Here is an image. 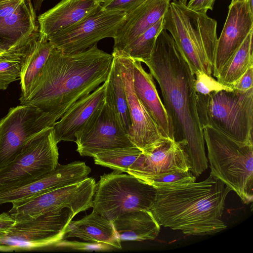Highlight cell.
<instances>
[{"mask_svg":"<svg viewBox=\"0 0 253 253\" xmlns=\"http://www.w3.org/2000/svg\"><path fill=\"white\" fill-rule=\"evenodd\" d=\"M158 82L172 125L174 140L188 156L190 171L197 176L208 168L203 129L197 111L195 75L173 38L163 30L150 56L142 61Z\"/></svg>","mask_w":253,"mask_h":253,"instance_id":"obj_1","label":"cell"},{"mask_svg":"<svg viewBox=\"0 0 253 253\" xmlns=\"http://www.w3.org/2000/svg\"><path fill=\"white\" fill-rule=\"evenodd\" d=\"M113 56L95 44L74 53L54 48L21 105H30L58 120L79 99L90 93L107 79Z\"/></svg>","mask_w":253,"mask_h":253,"instance_id":"obj_2","label":"cell"},{"mask_svg":"<svg viewBox=\"0 0 253 253\" xmlns=\"http://www.w3.org/2000/svg\"><path fill=\"white\" fill-rule=\"evenodd\" d=\"M231 191L210 173L201 181L157 189L150 211L160 226L188 235H212L227 228L222 217Z\"/></svg>","mask_w":253,"mask_h":253,"instance_id":"obj_3","label":"cell"},{"mask_svg":"<svg viewBox=\"0 0 253 253\" xmlns=\"http://www.w3.org/2000/svg\"><path fill=\"white\" fill-rule=\"evenodd\" d=\"M216 28V21L206 13L193 11L176 1L170 2L164 16L163 29L170 33L194 74L198 70L212 74Z\"/></svg>","mask_w":253,"mask_h":253,"instance_id":"obj_4","label":"cell"},{"mask_svg":"<svg viewBox=\"0 0 253 253\" xmlns=\"http://www.w3.org/2000/svg\"><path fill=\"white\" fill-rule=\"evenodd\" d=\"M211 172L243 203L253 201V144L237 141L211 126L202 127Z\"/></svg>","mask_w":253,"mask_h":253,"instance_id":"obj_5","label":"cell"},{"mask_svg":"<svg viewBox=\"0 0 253 253\" xmlns=\"http://www.w3.org/2000/svg\"><path fill=\"white\" fill-rule=\"evenodd\" d=\"M197 103L202 128L211 126L237 141L253 144V88L197 93Z\"/></svg>","mask_w":253,"mask_h":253,"instance_id":"obj_6","label":"cell"},{"mask_svg":"<svg viewBox=\"0 0 253 253\" xmlns=\"http://www.w3.org/2000/svg\"><path fill=\"white\" fill-rule=\"evenodd\" d=\"M157 189L130 174L114 171L100 176L92 208L111 222L126 212L150 210Z\"/></svg>","mask_w":253,"mask_h":253,"instance_id":"obj_7","label":"cell"},{"mask_svg":"<svg viewBox=\"0 0 253 253\" xmlns=\"http://www.w3.org/2000/svg\"><path fill=\"white\" fill-rule=\"evenodd\" d=\"M53 127L30 139L21 153L0 169V191L19 187L46 176L58 165V149Z\"/></svg>","mask_w":253,"mask_h":253,"instance_id":"obj_8","label":"cell"},{"mask_svg":"<svg viewBox=\"0 0 253 253\" xmlns=\"http://www.w3.org/2000/svg\"><path fill=\"white\" fill-rule=\"evenodd\" d=\"M58 121L37 107L21 105L10 108L0 120V169L13 160L28 142Z\"/></svg>","mask_w":253,"mask_h":253,"instance_id":"obj_9","label":"cell"},{"mask_svg":"<svg viewBox=\"0 0 253 253\" xmlns=\"http://www.w3.org/2000/svg\"><path fill=\"white\" fill-rule=\"evenodd\" d=\"M75 214L65 208L44 213L36 218L16 221L9 230L0 234V245L17 251L32 250L55 245L62 240Z\"/></svg>","mask_w":253,"mask_h":253,"instance_id":"obj_10","label":"cell"},{"mask_svg":"<svg viewBox=\"0 0 253 253\" xmlns=\"http://www.w3.org/2000/svg\"><path fill=\"white\" fill-rule=\"evenodd\" d=\"M96 183L92 177L36 196L27 201L12 204L8 211L16 221L36 218L40 215L65 208L75 215L92 208Z\"/></svg>","mask_w":253,"mask_h":253,"instance_id":"obj_11","label":"cell"},{"mask_svg":"<svg viewBox=\"0 0 253 253\" xmlns=\"http://www.w3.org/2000/svg\"><path fill=\"white\" fill-rule=\"evenodd\" d=\"M126 17L125 12L100 8L79 22L55 33L48 40L54 48L63 52L82 51L103 39L115 38Z\"/></svg>","mask_w":253,"mask_h":253,"instance_id":"obj_12","label":"cell"},{"mask_svg":"<svg viewBox=\"0 0 253 253\" xmlns=\"http://www.w3.org/2000/svg\"><path fill=\"white\" fill-rule=\"evenodd\" d=\"M77 151L93 157L108 150L136 147L124 129L113 103L106 93L101 109L75 134Z\"/></svg>","mask_w":253,"mask_h":253,"instance_id":"obj_13","label":"cell"},{"mask_svg":"<svg viewBox=\"0 0 253 253\" xmlns=\"http://www.w3.org/2000/svg\"><path fill=\"white\" fill-rule=\"evenodd\" d=\"M124 84L131 128L128 137L143 151L167 139L136 94L133 84L132 59L121 51L113 50Z\"/></svg>","mask_w":253,"mask_h":253,"instance_id":"obj_14","label":"cell"},{"mask_svg":"<svg viewBox=\"0 0 253 253\" xmlns=\"http://www.w3.org/2000/svg\"><path fill=\"white\" fill-rule=\"evenodd\" d=\"M253 8L248 0L231 1L223 29L217 38L212 74L216 78L224 64L253 31Z\"/></svg>","mask_w":253,"mask_h":253,"instance_id":"obj_15","label":"cell"},{"mask_svg":"<svg viewBox=\"0 0 253 253\" xmlns=\"http://www.w3.org/2000/svg\"><path fill=\"white\" fill-rule=\"evenodd\" d=\"M90 172V168L83 162L58 164L55 170L41 179L0 191V205L24 202L43 193L79 182L87 177Z\"/></svg>","mask_w":253,"mask_h":253,"instance_id":"obj_16","label":"cell"},{"mask_svg":"<svg viewBox=\"0 0 253 253\" xmlns=\"http://www.w3.org/2000/svg\"><path fill=\"white\" fill-rule=\"evenodd\" d=\"M188 156L178 142L167 139L143 151L127 173L141 179L146 176L190 170Z\"/></svg>","mask_w":253,"mask_h":253,"instance_id":"obj_17","label":"cell"},{"mask_svg":"<svg viewBox=\"0 0 253 253\" xmlns=\"http://www.w3.org/2000/svg\"><path fill=\"white\" fill-rule=\"evenodd\" d=\"M107 80L90 93L74 103L54 124L56 139L75 142V134L103 105L106 94Z\"/></svg>","mask_w":253,"mask_h":253,"instance_id":"obj_18","label":"cell"},{"mask_svg":"<svg viewBox=\"0 0 253 253\" xmlns=\"http://www.w3.org/2000/svg\"><path fill=\"white\" fill-rule=\"evenodd\" d=\"M100 0H61L38 17L40 35L48 39L97 11Z\"/></svg>","mask_w":253,"mask_h":253,"instance_id":"obj_19","label":"cell"},{"mask_svg":"<svg viewBox=\"0 0 253 253\" xmlns=\"http://www.w3.org/2000/svg\"><path fill=\"white\" fill-rule=\"evenodd\" d=\"M170 0H146L126 13L125 22L114 38L113 50H123L163 17Z\"/></svg>","mask_w":253,"mask_h":253,"instance_id":"obj_20","label":"cell"},{"mask_svg":"<svg viewBox=\"0 0 253 253\" xmlns=\"http://www.w3.org/2000/svg\"><path fill=\"white\" fill-rule=\"evenodd\" d=\"M39 33L31 0H25L14 12L0 20V44L7 51L23 46Z\"/></svg>","mask_w":253,"mask_h":253,"instance_id":"obj_21","label":"cell"},{"mask_svg":"<svg viewBox=\"0 0 253 253\" xmlns=\"http://www.w3.org/2000/svg\"><path fill=\"white\" fill-rule=\"evenodd\" d=\"M68 238L79 239L103 251L122 249L121 241L112 222L94 210L83 218L70 222L62 239Z\"/></svg>","mask_w":253,"mask_h":253,"instance_id":"obj_22","label":"cell"},{"mask_svg":"<svg viewBox=\"0 0 253 253\" xmlns=\"http://www.w3.org/2000/svg\"><path fill=\"white\" fill-rule=\"evenodd\" d=\"M141 63L132 59L135 92L163 135L166 138L175 140L172 125L158 93L153 77L144 69Z\"/></svg>","mask_w":253,"mask_h":253,"instance_id":"obj_23","label":"cell"},{"mask_svg":"<svg viewBox=\"0 0 253 253\" xmlns=\"http://www.w3.org/2000/svg\"><path fill=\"white\" fill-rule=\"evenodd\" d=\"M112 223L121 241L154 240L159 234L161 226L150 210L126 212Z\"/></svg>","mask_w":253,"mask_h":253,"instance_id":"obj_24","label":"cell"},{"mask_svg":"<svg viewBox=\"0 0 253 253\" xmlns=\"http://www.w3.org/2000/svg\"><path fill=\"white\" fill-rule=\"evenodd\" d=\"M53 48L48 40L40 36V32L27 44L22 60L20 101L28 96Z\"/></svg>","mask_w":253,"mask_h":253,"instance_id":"obj_25","label":"cell"},{"mask_svg":"<svg viewBox=\"0 0 253 253\" xmlns=\"http://www.w3.org/2000/svg\"><path fill=\"white\" fill-rule=\"evenodd\" d=\"M253 33L251 31L221 69L216 78L221 84L229 86L250 67H253Z\"/></svg>","mask_w":253,"mask_h":253,"instance_id":"obj_26","label":"cell"},{"mask_svg":"<svg viewBox=\"0 0 253 253\" xmlns=\"http://www.w3.org/2000/svg\"><path fill=\"white\" fill-rule=\"evenodd\" d=\"M111 54L113 60L107 78L106 93L110 97L120 122L128 135L131 128V121L124 84L118 59L114 53Z\"/></svg>","mask_w":253,"mask_h":253,"instance_id":"obj_27","label":"cell"},{"mask_svg":"<svg viewBox=\"0 0 253 253\" xmlns=\"http://www.w3.org/2000/svg\"><path fill=\"white\" fill-rule=\"evenodd\" d=\"M142 153V151L137 147H123L100 152L93 158L96 165L127 173L129 168Z\"/></svg>","mask_w":253,"mask_h":253,"instance_id":"obj_28","label":"cell"},{"mask_svg":"<svg viewBox=\"0 0 253 253\" xmlns=\"http://www.w3.org/2000/svg\"><path fill=\"white\" fill-rule=\"evenodd\" d=\"M163 20L164 17L121 51L141 62L148 59L152 53L158 35L163 30Z\"/></svg>","mask_w":253,"mask_h":253,"instance_id":"obj_29","label":"cell"},{"mask_svg":"<svg viewBox=\"0 0 253 253\" xmlns=\"http://www.w3.org/2000/svg\"><path fill=\"white\" fill-rule=\"evenodd\" d=\"M28 43L0 56V89H6L10 83L20 79L22 57Z\"/></svg>","mask_w":253,"mask_h":253,"instance_id":"obj_30","label":"cell"},{"mask_svg":"<svg viewBox=\"0 0 253 253\" xmlns=\"http://www.w3.org/2000/svg\"><path fill=\"white\" fill-rule=\"evenodd\" d=\"M157 189L180 186L196 181L190 170L176 171L145 176L140 179Z\"/></svg>","mask_w":253,"mask_h":253,"instance_id":"obj_31","label":"cell"},{"mask_svg":"<svg viewBox=\"0 0 253 253\" xmlns=\"http://www.w3.org/2000/svg\"><path fill=\"white\" fill-rule=\"evenodd\" d=\"M194 75V87L197 94L207 95L223 90H233L230 86L221 84L211 75H209L202 70L197 71Z\"/></svg>","mask_w":253,"mask_h":253,"instance_id":"obj_32","label":"cell"},{"mask_svg":"<svg viewBox=\"0 0 253 253\" xmlns=\"http://www.w3.org/2000/svg\"><path fill=\"white\" fill-rule=\"evenodd\" d=\"M146 0H109L101 3V8L107 11H120L127 13Z\"/></svg>","mask_w":253,"mask_h":253,"instance_id":"obj_33","label":"cell"},{"mask_svg":"<svg viewBox=\"0 0 253 253\" xmlns=\"http://www.w3.org/2000/svg\"><path fill=\"white\" fill-rule=\"evenodd\" d=\"M230 86L233 89L240 91H246L253 88V67L249 68Z\"/></svg>","mask_w":253,"mask_h":253,"instance_id":"obj_34","label":"cell"},{"mask_svg":"<svg viewBox=\"0 0 253 253\" xmlns=\"http://www.w3.org/2000/svg\"><path fill=\"white\" fill-rule=\"evenodd\" d=\"M215 0H190L187 7L190 9L200 13H206L212 10Z\"/></svg>","mask_w":253,"mask_h":253,"instance_id":"obj_35","label":"cell"},{"mask_svg":"<svg viewBox=\"0 0 253 253\" xmlns=\"http://www.w3.org/2000/svg\"><path fill=\"white\" fill-rule=\"evenodd\" d=\"M14 217L8 213L3 212L0 214V234L7 232L15 223Z\"/></svg>","mask_w":253,"mask_h":253,"instance_id":"obj_36","label":"cell"},{"mask_svg":"<svg viewBox=\"0 0 253 253\" xmlns=\"http://www.w3.org/2000/svg\"><path fill=\"white\" fill-rule=\"evenodd\" d=\"M44 0H36L35 8L37 10H39Z\"/></svg>","mask_w":253,"mask_h":253,"instance_id":"obj_37","label":"cell"},{"mask_svg":"<svg viewBox=\"0 0 253 253\" xmlns=\"http://www.w3.org/2000/svg\"><path fill=\"white\" fill-rule=\"evenodd\" d=\"M7 50H6L0 44V56L5 52H6Z\"/></svg>","mask_w":253,"mask_h":253,"instance_id":"obj_38","label":"cell"},{"mask_svg":"<svg viewBox=\"0 0 253 253\" xmlns=\"http://www.w3.org/2000/svg\"><path fill=\"white\" fill-rule=\"evenodd\" d=\"M174 1H176L179 2L183 4L186 5L188 0H173Z\"/></svg>","mask_w":253,"mask_h":253,"instance_id":"obj_39","label":"cell"},{"mask_svg":"<svg viewBox=\"0 0 253 253\" xmlns=\"http://www.w3.org/2000/svg\"><path fill=\"white\" fill-rule=\"evenodd\" d=\"M101 1V2L102 3L104 2H105V1H107L108 0H100Z\"/></svg>","mask_w":253,"mask_h":253,"instance_id":"obj_40","label":"cell"},{"mask_svg":"<svg viewBox=\"0 0 253 253\" xmlns=\"http://www.w3.org/2000/svg\"><path fill=\"white\" fill-rule=\"evenodd\" d=\"M235 0H232V1H235Z\"/></svg>","mask_w":253,"mask_h":253,"instance_id":"obj_41","label":"cell"}]
</instances>
